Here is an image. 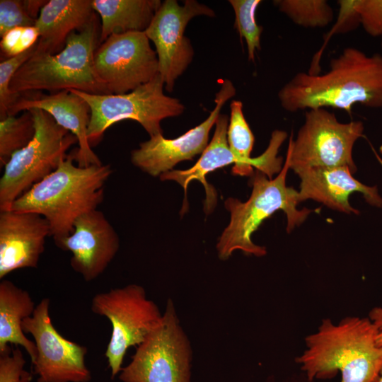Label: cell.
<instances>
[{
    "label": "cell",
    "instance_id": "cell-1",
    "mask_svg": "<svg viewBox=\"0 0 382 382\" xmlns=\"http://www.w3.org/2000/svg\"><path fill=\"white\" fill-rule=\"evenodd\" d=\"M281 106L288 112L333 108L351 113L357 103L382 108V55H366L346 47L331 59L325 74L299 72L279 91Z\"/></svg>",
    "mask_w": 382,
    "mask_h": 382
},
{
    "label": "cell",
    "instance_id": "cell-2",
    "mask_svg": "<svg viewBox=\"0 0 382 382\" xmlns=\"http://www.w3.org/2000/svg\"><path fill=\"white\" fill-rule=\"evenodd\" d=\"M296 362L309 381L328 379L340 372V382H377L382 369V347L368 317L347 316L337 323L323 319L305 338Z\"/></svg>",
    "mask_w": 382,
    "mask_h": 382
},
{
    "label": "cell",
    "instance_id": "cell-3",
    "mask_svg": "<svg viewBox=\"0 0 382 382\" xmlns=\"http://www.w3.org/2000/svg\"><path fill=\"white\" fill-rule=\"evenodd\" d=\"M74 161V155L67 156L54 171L18 197L11 207L13 211L42 216L50 224L55 244L71 233L78 218L98 209L112 173L109 164L80 167Z\"/></svg>",
    "mask_w": 382,
    "mask_h": 382
},
{
    "label": "cell",
    "instance_id": "cell-4",
    "mask_svg": "<svg viewBox=\"0 0 382 382\" xmlns=\"http://www.w3.org/2000/svg\"><path fill=\"white\" fill-rule=\"evenodd\" d=\"M99 37L95 14L83 29L68 36L59 52H35L13 76L11 91L13 94L40 91L54 93L74 89L92 94H110L94 69V53Z\"/></svg>",
    "mask_w": 382,
    "mask_h": 382
},
{
    "label": "cell",
    "instance_id": "cell-5",
    "mask_svg": "<svg viewBox=\"0 0 382 382\" xmlns=\"http://www.w3.org/2000/svg\"><path fill=\"white\" fill-rule=\"evenodd\" d=\"M290 169L286 155L282 170L274 179H269L262 172L256 170L251 176L253 187L249 199L241 202L229 197L225 207L230 212L228 226L219 238L216 248L219 257L227 260L235 250H240L247 255L261 257L266 255V248L255 244L252 234L264 220L275 212L282 210L287 219L286 231L290 233L299 226L314 210L296 207L300 203L299 191L286 185L287 172Z\"/></svg>",
    "mask_w": 382,
    "mask_h": 382
},
{
    "label": "cell",
    "instance_id": "cell-6",
    "mask_svg": "<svg viewBox=\"0 0 382 382\" xmlns=\"http://www.w3.org/2000/svg\"><path fill=\"white\" fill-rule=\"evenodd\" d=\"M35 134L30 142L14 153L4 166L0 179V211L11 209L13 202L54 171L75 144L76 137L59 126L47 112L28 110Z\"/></svg>",
    "mask_w": 382,
    "mask_h": 382
},
{
    "label": "cell",
    "instance_id": "cell-7",
    "mask_svg": "<svg viewBox=\"0 0 382 382\" xmlns=\"http://www.w3.org/2000/svg\"><path fill=\"white\" fill-rule=\"evenodd\" d=\"M164 83L158 74L151 81L122 94H92L71 89L88 104L91 119L87 137L91 146L99 142L104 132L124 120L139 122L150 137L163 134L161 122L181 115L184 105L163 93Z\"/></svg>",
    "mask_w": 382,
    "mask_h": 382
},
{
    "label": "cell",
    "instance_id": "cell-8",
    "mask_svg": "<svg viewBox=\"0 0 382 382\" xmlns=\"http://www.w3.org/2000/svg\"><path fill=\"white\" fill-rule=\"evenodd\" d=\"M192 351L168 299L159 325L138 345L119 374L122 382H191Z\"/></svg>",
    "mask_w": 382,
    "mask_h": 382
},
{
    "label": "cell",
    "instance_id": "cell-9",
    "mask_svg": "<svg viewBox=\"0 0 382 382\" xmlns=\"http://www.w3.org/2000/svg\"><path fill=\"white\" fill-rule=\"evenodd\" d=\"M91 311L107 318L112 325L105 356L113 379L122 369L127 349L142 343L159 325L163 314L147 298L145 289L135 284L96 294Z\"/></svg>",
    "mask_w": 382,
    "mask_h": 382
},
{
    "label": "cell",
    "instance_id": "cell-10",
    "mask_svg": "<svg viewBox=\"0 0 382 382\" xmlns=\"http://www.w3.org/2000/svg\"><path fill=\"white\" fill-rule=\"evenodd\" d=\"M361 121L339 122L335 115L325 108L306 110L303 125L295 140L290 137L286 155L290 169L348 166L353 174L357 166L352 149L363 136Z\"/></svg>",
    "mask_w": 382,
    "mask_h": 382
},
{
    "label": "cell",
    "instance_id": "cell-11",
    "mask_svg": "<svg viewBox=\"0 0 382 382\" xmlns=\"http://www.w3.org/2000/svg\"><path fill=\"white\" fill-rule=\"evenodd\" d=\"M93 64L110 94L130 92L159 74L157 54L144 32L110 35L96 48Z\"/></svg>",
    "mask_w": 382,
    "mask_h": 382
},
{
    "label": "cell",
    "instance_id": "cell-12",
    "mask_svg": "<svg viewBox=\"0 0 382 382\" xmlns=\"http://www.w3.org/2000/svg\"><path fill=\"white\" fill-rule=\"evenodd\" d=\"M50 300L42 299L33 315L23 320L22 328L30 334L36 346L32 362L37 382H89L91 373L85 363L87 348L64 337L50 316Z\"/></svg>",
    "mask_w": 382,
    "mask_h": 382
},
{
    "label": "cell",
    "instance_id": "cell-13",
    "mask_svg": "<svg viewBox=\"0 0 382 382\" xmlns=\"http://www.w3.org/2000/svg\"><path fill=\"white\" fill-rule=\"evenodd\" d=\"M214 15L211 8L195 0H186L183 6L166 0L155 13L144 33L155 45L158 72L166 91H173L175 80L192 60V46L184 35L187 23L195 16Z\"/></svg>",
    "mask_w": 382,
    "mask_h": 382
},
{
    "label": "cell",
    "instance_id": "cell-14",
    "mask_svg": "<svg viewBox=\"0 0 382 382\" xmlns=\"http://www.w3.org/2000/svg\"><path fill=\"white\" fill-rule=\"evenodd\" d=\"M236 95V88L228 79L223 80L215 97V107L201 124L175 139H166L163 134L150 137L132 151V163L152 176L161 175L179 162L192 160L202 154L208 145L209 134L215 125L226 102Z\"/></svg>",
    "mask_w": 382,
    "mask_h": 382
},
{
    "label": "cell",
    "instance_id": "cell-15",
    "mask_svg": "<svg viewBox=\"0 0 382 382\" xmlns=\"http://www.w3.org/2000/svg\"><path fill=\"white\" fill-rule=\"evenodd\" d=\"M57 246L71 253L72 269L91 282L98 277L115 257L119 236L105 214L95 209L76 219L71 233Z\"/></svg>",
    "mask_w": 382,
    "mask_h": 382
},
{
    "label": "cell",
    "instance_id": "cell-16",
    "mask_svg": "<svg viewBox=\"0 0 382 382\" xmlns=\"http://www.w3.org/2000/svg\"><path fill=\"white\" fill-rule=\"evenodd\" d=\"M50 236L48 221L38 214L0 211V279L18 269L36 268Z\"/></svg>",
    "mask_w": 382,
    "mask_h": 382
},
{
    "label": "cell",
    "instance_id": "cell-17",
    "mask_svg": "<svg viewBox=\"0 0 382 382\" xmlns=\"http://www.w3.org/2000/svg\"><path fill=\"white\" fill-rule=\"evenodd\" d=\"M32 108L47 112L59 126L76 137L79 148L74 155L76 165L86 167L103 164L88 143L87 132L91 109L83 98L69 90L48 95L40 92L25 93L20 94L10 108L8 116H16L20 112Z\"/></svg>",
    "mask_w": 382,
    "mask_h": 382
},
{
    "label": "cell",
    "instance_id": "cell-18",
    "mask_svg": "<svg viewBox=\"0 0 382 382\" xmlns=\"http://www.w3.org/2000/svg\"><path fill=\"white\" fill-rule=\"evenodd\" d=\"M301 179L299 202L313 199L345 214H359L349 203L353 192L362 194L372 207L382 208V197L376 185L369 186L353 177L348 166L312 168L295 172Z\"/></svg>",
    "mask_w": 382,
    "mask_h": 382
},
{
    "label": "cell",
    "instance_id": "cell-19",
    "mask_svg": "<svg viewBox=\"0 0 382 382\" xmlns=\"http://www.w3.org/2000/svg\"><path fill=\"white\" fill-rule=\"evenodd\" d=\"M231 115L227 128V141L233 154L238 162L232 168L236 175L252 176L253 168L265 173L269 179H272L275 173L282 170V158L277 157L280 146L287 137L284 131L275 130L272 132L269 146L265 152L255 158H251L255 137L245 119L243 103L240 100H233L230 105Z\"/></svg>",
    "mask_w": 382,
    "mask_h": 382
},
{
    "label": "cell",
    "instance_id": "cell-20",
    "mask_svg": "<svg viewBox=\"0 0 382 382\" xmlns=\"http://www.w3.org/2000/svg\"><path fill=\"white\" fill-rule=\"evenodd\" d=\"M95 16L92 0H50L36 21L40 37L36 52L57 54L63 50L68 36L83 29Z\"/></svg>",
    "mask_w": 382,
    "mask_h": 382
},
{
    "label": "cell",
    "instance_id": "cell-21",
    "mask_svg": "<svg viewBox=\"0 0 382 382\" xmlns=\"http://www.w3.org/2000/svg\"><path fill=\"white\" fill-rule=\"evenodd\" d=\"M228 116L220 114L215 123V130L211 141L202 154L197 162L187 170H172L160 175L161 180H175L185 192V200L182 212L187 209V189L188 184L199 180L206 191L205 212L209 213L216 202V194L213 187L206 180V175L229 164H237L238 161L231 151L227 141Z\"/></svg>",
    "mask_w": 382,
    "mask_h": 382
},
{
    "label": "cell",
    "instance_id": "cell-22",
    "mask_svg": "<svg viewBox=\"0 0 382 382\" xmlns=\"http://www.w3.org/2000/svg\"><path fill=\"white\" fill-rule=\"evenodd\" d=\"M36 306L30 294L9 280L0 282V349L8 345L23 347L31 363L36 357V346L25 335L24 319L31 316Z\"/></svg>",
    "mask_w": 382,
    "mask_h": 382
},
{
    "label": "cell",
    "instance_id": "cell-23",
    "mask_svg": "<svg viewBox=\"0 0 382 382\" xmlns=\"http://www.w3.org/2000/svg\"><path fill=\"white\" fill-rule=\"evenodd\" d=\"M161 4L160 0H92L101 19L99 45L112 34L144 32Z\"/></svg>",
    "mask_w": 382,
    "mask_h": 382
},
{
    "label": "cell",
    "instance_id": "cell-24",
    "mask_svg": "<svg viewBox=\"0 0 382 382\" xmlns=\"http://www.w3.org/2000/svg\"><path fill=\"white\" fill-rule=\"evenodd\" d=\"M35 134V121L30 110L19 117L0 120V163L4 166L11 156L26 146Z\"/></svg>",
    "mask_w": 382,
    "mask_h": 382
},
{
    "label": "cell",
    "instance_id": "cell-25",
    "mask_svg": "<svg viewBox=\"0 0 382 382\" xmlns=\"http://www.w3.org/2000/svg\"><path fill=\"white\" fill-rule=\"evenodd\" d=\"M280 11L304 28H323L333 21L334 11L325 0L274 1Z\"/></svg>",
    "mask_w": 382,
    "mask_h": 382
},
{
    "label": "cell",
    "instance_id": "cell-26",
    "mask_svg": "<svg viewBox=\"0 0 382 382\" xmlns=\"http://www.w3.org/2000/svg\"><path fill=\"white\" fill-rule=\"evenodd\" d=\"M260 0H230L235 13L234 27L241 38H244L248 49L249 61H254L256 50H260V35L262 28L255 20V11Z\"/></svg>",
    "mask_w": 382,
    "mask_h": 382
},
{
    "label": "cell",
    "instance_id": "cell-27",
    "mask_svg": "<svg viewBox=\"0 0 382 382\" xmlns=\"http://www.w3.org/2000/svg\"><path fill=\"white\" fill-rule=\"evenodd\" d=\"M37 43L27 51L0 63V120L8 117L10 108L20 94H13L10 88L11 81L17 70L35 53Z\"/></svg>",
    "mask_w": 382,
    "mask_h": 382
},
{
    "label": "cell",
    "instance_id": "cell-28",
    "mask_svg": "<svg viewBox=\"0 0 382 382\" xmlns=\"http://www.w3.org/2000/svg\"><path fill=\"white\" fill-rule=\"evenodd\" d=\"M36 19L33 17L27 0L0 1V36L17 27L35 26Z\"/></svg>",
    "mask_w": 382,
    "mask_h": 382
},
{
    "label": "cell",
    "instance_id": "cell-29",
    "mask_svg": "<svg viewBox=\"0 0 382 382\" xmlns=\"http://www.w3.org/2000/svg\"><path fill=\"white\" fill-rule=\"evenodd\" d=\"M22 351L11 345L0 349V382H31L33 373L25 369Z\"/></svg>",
    "mask_w": 382,
    "mask_h": 382
},
{
    "label": "cell",
    "instance_id": "cell-30",
    "mask_svg": "<svg viewBox=\"0 0 382 382\" xmlns=\"http://www.w3.org/2000/svg\"><path fill=\"white\" fill-rule=\"evenodd\" d=\"M39 37L40 33L35 26L17 27L9 30L1 37V54L7 59L17 56L33 47Z\"/></svg>",
    "mask_w": 382,
    "mask_h": 382
},
{
    "label": "cell",
    "instance_id": "cell-31",
    "mask_svg": "<svg viewBox=\"0 0 382 382\" xmlns=\"http://www.w3.org/2000/svg\"><path fill=\"white\" fill-rule=\"evenodd\" d=\"M354 8L364 30L372 37L382 35V0H354Z\"/></svg>",
    "mask_w": 382,
    "mask_h": 382
},
{
    "label": "cell",
    "instance_id": "cell-32",
    "mask_svg": "<svg viewBox=\"0 0 382 382\" xmlns=\"http://www.w3.org/2000/svg\"><path fill=\"white\" fill-rule=\"evenodd\" d=\"M337 4L340 6L339 16L331 34L352 30L360 24L359 15L354 8V0H340Z\"/></svg>",
    "mask_w": 382,
    "mask_h": 382
},
{
    "label": "cell",
    "instance_id": "cell-33",
    "mask_svg": "<svg viewBox=\"0 0 382 382\" xmlns=\"http://www.w3.org/2000/svg\"><path fill=\"white\" fill-rule=\"evenodd\" d=\"M377 332V340L378 344L382 347V305L374 307L367 316Z\"/></svg>",
    "mask_w": 382,
    "mask_h": 382
},
{
    "label": "cell",
    "instance_id": "cell-34",
    "mask_svg": "<svg viewBox=\"0 0 382 382\" xmlns=\"http://www.w3.org/2000/svg\"><path fill=\"white\" fill-rule=\"evenodd\" d=\"M377 382H382V369L381 370L380 375H379Z\"/></svg>",
    "mask_w": 382,
    "mask_h": 382
},
{
    "label": "cell",
    "instance_id": "cell-35",
    "mask_svg": "<svg viewBox=\"0 0 382 382\" xmlns=\"http://www.w3.org/2000/svg\"><path fill=\"white\" fill-rule=\"evenodd\" d=\"M381 47H382V42H381Z\"/></svg>",
    "mask_w": 382,
    "mask_h": 382
}]
</instances>
